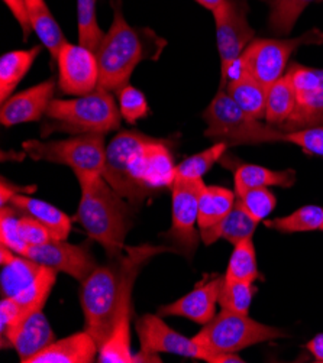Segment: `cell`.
Returning <instances> with one entry per match:
<instances>
[{
	"label": "cell",
	"mask_w": 323,
	"mask_h": 363,
	"mask_svg": "<svg viewBox=\"0 0 323 363\" xmlns=\"http://www.w3.org/2000/svg\"><path fill=\"white\" fill-rule=\"evenodd\" d=\"M102 177L136 208L154 191L171 189L175 164L164 140L125 130L107 145Z\"/></svg>",
	"instance_id": "obj_1"
},
{
	"label": "cell",
	"mask_w": 323,
	"mask_h": 363,
	"mask_svg": "<svg viewBox=\"0 0 323 363\" xmlns=\"http://www.w3.org/2000/svg\"><path fill=\"white\" fill-rule=\"evenodd\" d=\"M165 41L150 29L132 28L125 19L121 4L114 5V21L96 50L99 62V89L119 91L129 84L136 65L147 60H157Z\"/></svg>",
	"instance_id": "obj_2"
},
{
	"label": "cell",
	"mask_w": 323,
	"mask_h": 363,
	"mask_svg": "<svg viewBox=\"0 0 323 363\" xmlns=\"http://www.w3.org/2000/svg\"><path fill=\"white\" fill-rule=\"evenodd\" d=\"M79 184L82 187L79 223L90 239L104 247L109 259L122 258L126 235L133 225L131 204L107 184L102 175Z\"/></svg>",
	"instance_id": "obj_3"
},
{
	"label": "cell",
	"mask_w": 323,
	"mask_h": 363,
	"mask_svg": "<svg viewBox=\"0 0 323 363\" xmlns=\"http://www.w3.org/2000/svg\"><path fill=\"white\" fill-rule=\"evenodd\" d=\"M47 122L41 135L47 138L54 132L70 135H106L121 126V111L111 91L96 89L73 100L54 99L45 113Z\"/></svg>",
	"instance_id": "obj_4"
},
{
	"label": "cell",
	"mask_w": 323,
	"mask_h": 363,
	"mask_svg": "<svg viewBox=\"0 0 323 363\" xmlns=\"http://www.w3.org/2000/svg\"><path fill=\"white\" fill-rule=\"evenodd\" d=\"M163 252H178L173 246H126L125 257H122V278L118 306L114 320V330L111 337L99 350L100 363H132L131 352V317H132V288L135 279L151 258Z\"/></svg>",
	"instance_id": "obj_5"
},
{
	"label": "cell",
	"mask_w": 323,
	"mask_h": 363,
	"mask_svg": "<svg viewBox=\"0 0 323 363\" xmlns=\"http://www.w3.org/2000/svg\"><path fill=\"white\" fill-rule=\"evenodd\" d=\"M203 119L207 125L204 136L224 142L228 147L285 142V132L248 116L226 90H218L204 111Z\"/></svg>",
	"instance_id": "obj_6"
},
{
	"label": "cell",
	"mask_w": 323,
	"mask_h": 363,
	"mask_svg": "<svg viewBox=\"0 0 323 363\" xmlns=\"http://www.w3.org/2000/svg\"><path fill=\"white\" fill-rule=\"evenodd\" d=\"M122 278V258L111 259L103 267H97L82 282V308L84 313V330L100 347L111 337L118 306Z\"/></svg>",
	"instance_id": "obj_7"
},
{
	"label": "cell",
	"mask_w": 323,
	"mask_h": 363,
	"mask_svg": "<svg viewBox=\"0 0 323 363\" xmlns=\"http://www.w3.org/2000/svg\"><path fill=\"white\" fill-rule=\"evenodd\" d=\"M22 148L35 161L70 167L79 183L102 175L106 162L104 135L99 133L75 135L61 140L29 139L23 142Z\"/></svg>",
	"instance_id": "obj_8"
},
{
	"label": "cell",
	"mask_w": 323,
	"mask_h": 363,
	"mask_svg": "<svg viewBox=\"0 0 323 363\" xmlns=\"http://www.w3.org/2000/svg\"><path fill=\"white\" fill-rule=\"evenodd\" d=\"M287 333L281 329L258 323L229 310H222L193 337L196 343L213 354L236 353L253 345L284 339Z\"/></svg>",
	"instance_id": "obj_9"
},
{
	"label": "cell",
	"mask_w": 323,
	"mask_h": 363,
	"mask_svg": "<svg viewBox=\"0 0 323 363\" xmlns=\"http://www.w3.org/2000/svg\"><path fill=\"white\" fill-rule=\"evenodd\" d=\"M319 44H323V32L317 29H312L297 38L254 40L246 47L235 68L246 72L268 89L285 74L287 64L299 47Z\"/></svg>",
	"instance_id": "obj_10"
},
{
	"label": "cell",
	"mask_w": 323,
	"mask_h": 363,
	"mask_svg": "<svg viewBox=\"0 0 323 363\" xmlns=\"http://www.w3.org/2000/svg\"><path fill=\"white\" fill-rule=\"evenodd\" d=\"M248 11L245 0H226V4L213 13L222 69L219 90L226 89L232 69L246 47L256 40V32L248 23Z\"/></svg>",
	"instance_id": "obj_11"
},
{
	"label": "cell",
	"mask_w": 323,
	"mask_h": 363,
	"mask_svg": "<svg viewBox=\"0 0 323 363\" xmlns=\"http://www.w3.org/2000/svg\"><path fill=\"white\" fill-rule=\"evenodd\" d=\"M206 184L202 178L175 177L171 186V228L164 233L175 249L190 258L199 246L200 233L196 230L199 199Z\"/></svg>",
	"instance_id": "obj_12"
},
{
	"label": "cell",
	"mask_w": 323,
	"mask_h": 363,
	"mask_svg": "<svg viewBox=\"0 0 323 363\" xmlns=\"http://www.w3.org/2000/svg\"><path fill=\"white\" fill-rule=\"evenodd\" d=\"M285 72L292 79L296 104L293 115L280 129L287 133L323 125V68L293 62Z\"/></svg>",
	"instance_id": "obj_13"
},
{
	"label": "cell",
	"mask_w": 323,
	"mask_h": 363,
	"mask_svg": "<svg viewBox=\"0 0 323 363\" xmlns=\"http://www.w3.org/2000/svg\"><path fill=\"white\" fill-rule=\"evenodd\" d=\"M136 333L139 337L141 352L146 354L171 353L185 357L202 359L210 363H217L218 354H213L195 339H189L174 332L168 325L154 314H146L136 320Z\"/></svg>",
	"instance_id": "obj_14"
},
{
	"label": "cell",
	"mask_w": 323,
	"mask_h": 363,
	"mask_svg": "<svg viewBox=\"0 0 323 363\" xmlns=\"http://www.w3.org/2000/svg\"><path fill=\"white\" fill-rule=\"evenodd\" d=\"M58 87L64 94L84 96L99 86V62L96 52L83 47L65 43L57 58Z\"/></svg>",
	"instance_id": "obj_15"
},
{
	"label": "cell",
	"mask_w": 323,
	"mask_h": 363,
	"mask_svg": "<svg viewBox=\"0 0 323 363\" xmlns=\"http://www.w3.org/2000/svg\"><path fill=\"white\" fill-rule=\"evenodd\" d=\"M22 257L64 272L80 282L99 267L89 243L71 245L64 240H51L40 246H28Z\"/></svg>",
	"instance_id": "obj_16"
},
{
	"label": "cell",
	"mask_w": 323,
	"mask_h": 363,
	"mask_svg": "<svg viewBox=\"0 0 323 363\" xmlns=\"http://www.w3.org/2000/svg\"><path fill=\"white\" fill-rule=\"evenodd\" d=\"M55 96V82L47 80L28 90L11 96L2 103L0 122L5 128L19 123L37 122L45 116L50 103Z\"/></svg>",
	"instance_id": "obj_17"
},
{
	"label": "cell",
	"mask_w": 323,
	"mask_h": 363,
	"mask_svg": "<svg viewBox=\"0 0 323 363\" xmlns=\"http://www.w3.org/2000/svg\"><path fill=\"white\" fill-rule=\"evenodd\" d=\"M222 282L224 277H213L209 281H202L187 296L160 307L158 314L186 317L204 325L217 315V304L219 303Z\"/></svg>",
	"instance_id": "obj_18"
},
{
	"label": "cell",
	"mask_w": 323,
	"mask_h": 363,
	"mask_svg": "<svg viewBox=\"0 0 323 363\" xmlns=\"http://www.w3.org/2000/svg\"><path fill=\"white\" fill-rule=\"evenodd\" d=\"M55 340V333L53 332L47 317L43 311H37L25 318L8 336L4 349L13 347L21 362L28 363L29 359L41 353Z\"/></svg>",
	"instance_id": "obj_19"
},
{
	"label": "cell",
	"mask_w": 323,
	"mask_h": 363,
	"mask_svg": "<svg viewBox=\"0 0 323 363\" xmlns=\"http://www.w3.org/2000/svg\"><path fill=\"white\" fill-rule=\"evenodd\" d=\"M97 352L99 345L84 330L55 340L28 363H92Z\"/></svg>",
	"instance_id": "obj_20"
},
{
	"label": "cell",
	"mask_w": 323,
	"mask_h": 363,
	"mask_svg": "<svg viewBox=\"0 0 323 363\" xmlns=\"http://www.w3.org/2000/svg\"><path fill=\"white\" fill-rule=\"evenodd\" d=\"M258 222L236 200L232 210L214 226L200 230V239L206 245H213L218 239H225L232 245L254 236Z\"/></svg>",
	"instance_id": "obj_21"
},
{
	"label": "cell",
	"mask_w": 323,
	"mask_h": 363,
	"mask_svg": "<svg viewBox=\"0 0 323 363\" xmlns=\"http://www.w3.org/2000/svg\"><path fill=\"white\" fill-rule=\"evenodd\" d=\"M8 204L41 222L51 233L53 240H65L71 232V219L55 206L25 194H16Z\"/></svg>",
	"instance_id": "obj_22"
},
{
	"label": "cell",
	"mask_w": 323,
	"mask_h": 363,
	"mask_svg": "<svg viewBox=\"0 0 323 363\" xmlns=\"http://www.w3.org/2000/svg\"><path fill=\"white\" fill-rule=\"evenodd\" d=\"M225 90L248 116L257 121L265 118L267 87L258 83L254 77L239 69L231 77Z\"/></svg>",
	"instance_id": "obj_23"
},
{
	"label": "cell",
	"mask_w": 323,
	"mask_h": 363,
	"mask_svg": "<svg viewBox=\"0 0 323 363\" xmlns=\"http://www.w3.org/2000/svg\"><path fill=\"white\" fill-rule=\"evenodd\" d=\"M234 175L235 194L258 187L290 189L296 183V172L293 169L273 171L256 164H236Z\"/></svg>",
	"instance_id": "obj_24"
},
{
	"label": "cell",
	"mask_w": 323,
	"mask_h": 363,
	"mask_svg": "<svg viewBox=\"0 0 323 363\" xmlns=\"http://www.w3.org/2000/svg\"><path fill=\"white\" fill-rule=\"evenodd\" d=\"M26 6L32 30L37 33L53 61H57L62 45L67 43L58 22L53 16L45 0H26Z\"/></svg>",
	"instance_id": "obj_25"
},
{
	"label": "cell",
	"mask_w": 323,
	"mask_h": 363,
	"mask_svg": "<svg viewBox=\"0 0 323 363\" xmlns=\"http://www.w3.org/2000/svg\"><path fill=\"white\" fill-rule=\"evenodd\" d=\"M43 47L29 50H16L5 54L0 60V101H6L13 96V90L28 74L32 64L40 55Z\"/></svg>",
	"instance_id": "obj_26"
},
{
	"label": "cell",
	"mask_w": 323,
	"mask_h": 363,
	"mask_svg": "<svg viewBox=\"0 0 323 363\" xmlns=\"http://www.w3.org/2000/svg\"><path fill=\"white\" fill-rule=\"evenodd\" d=\"M44 265L35 262L26 257L16 255L2 264V275H0V288H2V297H18L23 293L31 284L37 279Z\"/></svg>",
	"instance_id": "obj_27"
},
{
	"label": "cell",
	"mask_w": 323,
	"mask_h": 363,
	"mask_svg": "<svg viewBox=\"0 0 323 363\" xmlns=\"http://www.w3.org/2000/svg\"><path fill=\"white\" fill-rule=\"evenodd\" d=\"M296 104L295 87L290 76L285 74L267 89L265 122L271 126L281 128L293 115Z\"/></svg>",
	"instance_id": "obj_28"
},
{
	"label": "cell",
	"mask_w": 323,
	"mask_h": 363,
	"mask_svg": "<svg viewBox=\"0 0 323 363\" xmlns=\"http://www.w3.org/2000/svg\"><path fill=\"white\" fill-rule=\"evenodd\" d=\"M236 201V194L225 187L206 186L199 199L197 225L200 230L212 228L229 214Z\"/></svg>",
	"instance_id": "obj_29"
},
{
	"label": "cell",
	"mask_w": 323,
	"mask_h": 363,
	"mask_svg": "<svg viewBox=\"0 0 323 363\" xmlns=\"http://www.w3.org/2000/svg\"><path fill=\"white\" fill-rule=\"evenodd\" d=\"M268 229H274L280 233H300L320 230L323 225V207L319 206H305L295 213L277 217L273 220H264Z\"/></svg>",
	"instance_id": "obj_30"
},
{
	"label": "cell",
	"mask_w": 323,
	"mask_h": 363,
	"mask_svg": "<svg viewBox=\"0 0 323 363\" xmlns=\"http://www.w3.org/2000/svg\"><path fill=\"white\" fill-rule=\"evenodd\" d=\"M320 0H271L268 28L277 35H289L303 11Z\"/></svg>",
	"instance_id": "obj_31"
},
{
	"label": "cell",
	"mask_w": 323,
	"mask_h": 363,
	"mask_svg": "<svg viewBox=\"0 0 323 363\" xmlns=\"http://www.w3.org/2000/svg\"><path fill=\"white\" fill-rule=\"evenodd\" d=\"M225 278L248 282H254L258 278H261L257 265V253L253 238L245 239L235 245Z\"/></svg>",
	"instance_id": "obj_32"
},
{
	"label": "cell",
	"mask_w": 323,
	"mask_h": 363,
	"mask_svg": "<svg viewBox=\"0 0 323 363\" xmlns=\"http://www.w3.org/2000/svg\"><path fill=\"white\" fill-rule=\"evenodd\" d=\"M254 282L229 279L224 277L221 294H219V306L222 310H229L238 314H248L253 297L256 294Z\"/></svg>",
	"instance_id": "obj_33"
},
{
	"label": "cell",
	"mask_w": 323,
	"mask_h": 363,
	"mask_svg": "<svg viewBox=\"0 0 323 363\" xmlns=\"http://www.w3.org/2000/svg\"><path fill=\"white\" fill-rule=\"evenodd\" d=\"M77 26L80 45L96 52L104 38L96 16V0H77Z\"/></svg>",
	"instance_id": "obj_34"
},
{
	"label": "cell",
	"mask_w": 323,
	"mask_h": 363,
	"mask_svg": "<svg viewBox=\"0 0 323 363\" xmlns=\"http://www.w3.org/2000/svg\"><path fill=\"white\" fill-rule=\"evenodd\" d=\"M228 150V145L217 142L210 148L186 158L175 165V177L180 178H202L214 164H217Z\"/></svg>",
	"instance_id": "obj_35"
},
{
	"label": "cell",
	"mask_w": 323,
	"mask_h": 363,
	"mask_svg": "<svg viewBox=\"0 0 323 363\" xmlns=\"http://www.w3.org/2000/svg\"><path fill=\"white\" fill-rule=\"evenodd\" d=\"M236 200L242 204V207L254 217L260 223L275 208L277 199L268 190V187H258V189H249L239 194H236Z\"/></svg>",
	"instance_id": "obj_36"
},
{
	"label": "cell",
	"mask_w": 323,
	"mask_h": 363,
	"mask_svg": "<svg viewBox=\"0 0 323 363\" xmlns=\"http://www.w3.org/2000/svg\"><path fill=\"white\" fill-rule=\"evenodd\" d=\"M18 213L19 210L12 204L2 206V208H0V243L18 253V255H23L28 245L19 235Z\"/></svg>",
	"instance_id": "obj_37"
},
{
	"label": "cell",
	"mask_w": 323,
	"mask_h": 363,
	"mask_svg": "<svg viewBox=\"0 0 323 363\" xmlns=\"http://www.w3.org/2000/svg\"><path fill=\"white\" fill-rule=\"evenodd\" d=\"M119 97V111L122 119H125L128 123L133 125L139 119L147 118L150 113V107L147 103L146 96L143 93L131 84L125 86L118 91Z\"/></svg>",
	"instance_id": "obj_38"
},
{
	"label": "cell",
	"mask_w": 323,
	"mask_h": 363,
	"mask_svg": "<svg viewBox=\"0 0 323 363\" xmlns=\"http://www.w3.org/2000/svg\"><path fill=\"white\" fill-rule=\"evenodd\" d=\"M285 142H292L307 154L323 157V125L302 130L287 132Z\"/></svg>",
	"instance_id": "obj_39"
},
{
	"label": "cell",
	"mask_w": 323,
	"mask_h": 363,
	"mask_svg": "<svg viewBox=\"0 0 323 363\" xmlns=\"http://www.w3.org/2000/svg\"><path fill=\"white\" fill-rule=\"evenodd\" d=\"M19 235L28 246H40L53 240L48 229L35 217L23 213L19 216Z\"/></svg>",
	"instance_id": "obj_40"
},
{
	"label": "cell",
	"mask_w": 323,
	"mask_h": 363,
	"mask_svg": "<svg viewBox=\"0 0 323 363\" xmlns=\"http://www.w3.org/2000/svg\"><path fill=\"white\" fill-rule=\"evenodd\" d=\"M5 5L9 8L18 23L21 25L23 30V38L28 40L29 32L32 30L31 22H29V15H28V6H26V0H4Z\"/></svg>",
	"instance_id": "obj_41"
},
{
	"label": "cell",
	"mask_w": 323,
	"mask_h": 363,
	"mask_svg": "<svg viewBox=\"0 0 323 363\" xmlns=\"http://www.w3.org/2000/svg\"><path fill=\"white\" fill-rule=\"evenodd\" d=\"M35 191V186H26V187H19L13 186L12 183H8L5 178H2V187H0V204L6 206L11 199L16 194H23V193H32Z\"/></svg>",
	"instance_id": "obj_42"
},
{
	"label": "cell",
	"mask_w": 323,
	"mask_h": 363,
	"mask_svg": "<svg viewBox=\"0 0 323 363\" xmlns=\"http://www.w3.org/2000/svg\"><path fill=\"white\" fill-rule=\"evenodd\" d=\"M307 350L313 354L314 360L319 363H323V333L314 336V339H312L307 345H306Z\"/></svg>",
	"instance_id": "obj_43"
},
{
	"label": "cell",
	"mask_w": 323,
	"mask_h": 363,
	"mask_svg": "<svg viewBox=\"0 0 323 363\" xmlns=\"http://www.w3.org/2000/svg\"><path fill=\"white\" fill-rule=\"evenodd\" d=\"M196 2L200 6H203L204 9L210 11L212 13H214V12L219 11L226 4V0H196Z\"/></svg>",
	"instance_id": "obj_44"
},
{
	"label": "cell",
	"mask_w": 323,
	"mask_h": 363,
	"mask_svg": "<svg viewBox=\"0 0 323 363\" xmlns=\"http://www.w3.org/2000/svg\"><path fill=\"white\" fill-rule=\"evenodd\" d=\"M320 230H322V232H323V225H322V228H320Z\"/></svg>",
	"instance_id": "obj_45"
}]
</instances>
